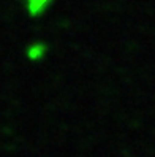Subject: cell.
<instances>
[{
	"instance_id": "2",
	"label": "cell",
	"mask_w": 155,
	"mask_h": 157,
	"mask_svg": "<svg viewBox=\"0 0 155 157\" xmlns=\"http://www.w3.org/2000/svg\"><path fill=\"white\" fill-rule=\"evenodd\" d=\"M44 54H46V46L41 44V43L33 44L32 48H30V51H29V56H30V59H33V60L41 59V57L44 56Z\"/></svg>"
},
{
	"instance_id": "1",
	"label": "cell",
	"mask_w": 155,
	"mask_h": 157,
	"mask_svg": "<svg viewBox=\"0 0 155 157\" xmlns=\"http://www.w3.org/2000/svg\"><path fill=\"white\" fill-rule=\"evenodd\" d=\"M25 2H27V11H29V14L33 17H38L49 10L54 0H25Z\"/></svg>"
}]
</instances>
